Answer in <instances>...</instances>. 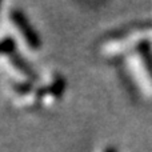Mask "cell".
Listing matches in <instances>:
<instances>
[{
  "instance_id": "cell-7",
  "label": "cell",
  "mask_w": 152,
  "mask_h": 152,
  "mask_svg": "<svg viewBox=\"0 0 152 152\" xmlns=\"http://www.w3.org/2000/svg\"><path fill=\"white\" fill-rule=\"evenodd\" d=\"M47 92H50V91H48V88L40 87V88L36 91V99H42L43 96H45V94H47Z\"/></svg>"
},
{
  "instance_id": "cell-9",
  "label": "cell",
  "mask_w": 152,
  "mask_h": 152,
  "mask_svg": "<svg viewBox=\"0 0 152 152\" xmlns=\"http://www.w3.org/2000/svg\"><path fill=\"white\" fill-rule=\"evenodd\" d=\"M0 7H1V1H0Z\"/></svg>"
},
{
  "instance_id": "cell-6",
  "label": "cell",
  "mask_w": 152,
  "mask_h": 152,
  "mask_svg": "<svg viewBox=\"0 0 152 152\" xmlns=\"http://www.w3.org/2000/svg\"><path fill=\"white\" fill-rule=\"evenodd\" d=\"M13 89L19 94H28L34 89L31 81H19V83H13Z\"/></svg>"
},
{
  "instance_id": "cell-3",
  "label": "cell",
  "mask_w": 152,
  "mask_h": 152,
  "mask_svg": "<svg viewBox=\"0 0 152 152\" xmlns=\"http://www.w3.org/2000/svg\"><path fill=\"white\" fill-rule=\"evenodd\" d=\"M136 51L139 53L140 59H142L145 71L148 72L150 77L152 79V48L150 40H140L136 44Z\"/></svg>"
},
{
  "instance_id": "cell-5",
  "label": "cell",
  "mask_w": 152,
  "mask_h": 152,
  "mask_svg": "<svg viewBox=\"0 0 152 152\" xmlns=\"http://www.w3.org/2000/svg\"><path fill=\"white\" fill-rule=\"evenodd\" d=\"M18 48H16V42L12 36H5L0 40V53L5 56H10L11 53L16 52Z\"/></svg>"
},
{
  "instance_id": "cell-8",
  "label": "cell",
  "mask_w": 152,
  "mask_h": 152,
  "mask_svg": "<svg viewBox=\"0 0 152 152\" xmlns=\"http://www.w3.org/2000/svg\"><path fill=\"white\" fill-rule=\"evenodd\" d=\"M104 152H118V150H116L115 147H111V145H110V147H107V148H105Z\"/></svg>"
},
{
  "instance_id": "cell-4",
  "label": "cell",
  "mask_w": 152,
  "mask_h": 152,
  "mask_svg": "<svg viewBox=\"0 0 152 152\" xmlns=\"http://www.w3.org/2000/svg\"><path fill=\"white\" fill-rule=\"evenodd\" d=\"M48 91H50V94L52 95L53 97H56V99L61 97L64 91H66V79L60 75L55 76L53 80L51 81L50 87H48Z\"/></svg>"
},
{
  "instance_id": "cell-1",
  "label": "cell",
  "mask_w": 152,
  "mask_h": 152,
  "mask_svg": "<svg viewBox=\"0 0 152 152\" xmlns=\"http://www.w3.org/2000/svg\"><path fill=\"white\" fill-rule=\"evenodd\" d=\"M10 18L12 20V23L15 24V27L23 35L27 45L32 50H39L42 47V37L35 29V27L31 24V21L28 20L26 13L20 8H13L10 12Z\"/></svg>"
},
{
  "instance_id": "cell-2",
  "label": "cell",
  "mask_w": 152,
  "mask_h": 152,
  "mask_svg": "<svg viewBox=\"0 0 152 152\" xmlns=\"http://www.w3.org/2000/svg\"><path fill=\"white\" fill-rule=\"evenodd\" d=\"M8 58H10L11 63L13 64V67H15L16 69H19V71H20L24 76H27L28 80H31V81H37L39 80V75H37L36 71H35V68L23 58V56L20 55V53L18 52V51L13 52V53H11Z\"/></svg>"
}]
</instances>
